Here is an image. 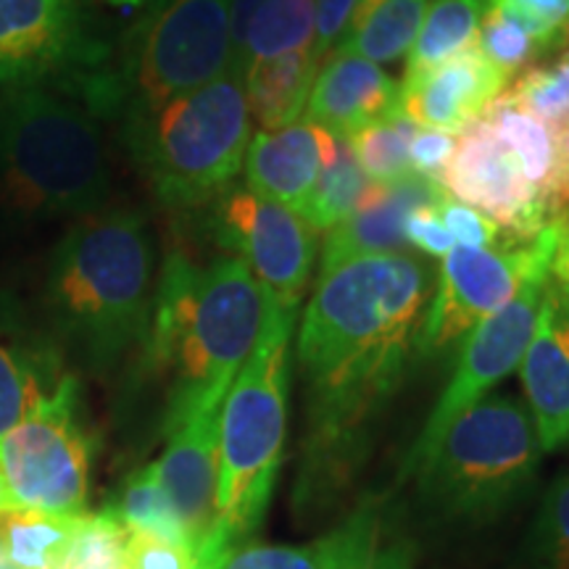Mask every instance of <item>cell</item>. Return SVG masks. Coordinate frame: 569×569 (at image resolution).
Instances as JSON below:
<instances>
[{"instance_id":"17","label":"cell","mask_w":569,"mask_h":569,"mask_svg":"<svg viewBox=\"0 0 569 569\" xmlns=\"http://www.w3.org/2000/svg\"><path fill=\"white\" fill-rule=\"evenodd\" d=\"M509 82V77L472 46L436 69L403 77L401 111L425 130L461 134L507 92Z\"/></svg>"},{"instance_id":"40","label":"cell","mask_w":569,"mask_h":569,"mask_svg":"<svg viewBox=\"0 0 569 569\" xmlns=\"http://www.w3.org/2000/svg\"><path fill=\"white\" fill-rule=\"evenodd\" d=\"M459 134H448L438 130H417L409 146V169L427 180L440 182L448 161L457 151Z\"/></svg>"},{"instance_id":"15","label":"cell","mask_w":569,"mask_h":569,"mask_svg":"<svg viewBox=\"0 0 569 569\" xmlns=\"http://www.w3.org/2000/svg\"><path fill=\"white\" fill-rule=\"evenodd\" d=\"M525 407L543 453L569 443V288L546 277L538 322L519 361Z\"/></svg>"},{"instance_id":"33","label":"cell","mask_w":569,"mask_h":569,"mask_svg":"<svg viewBox=\"0 0 569 569\" xmlns=\"http://www.w3.org/2000/svg\"><path fill=\"white\" fill-rule=\"evenodd\" d=\"M419 127L411 122L407 113L382 119L369 124L365 130L353 132L348 146L372 182H393L398 177L409 174V146L415 140Z\"/></svg>"},{"instance_id":"25","label":"cell","mask_w":569,"mask_h":569,"mask_svg":"<svg viewBox=\"0 0 569 569\" xmlns=\"http://www.w3.org/2000/svg\"><path fill=\"white\" fill-rule=\"evenodd\" d=\"M482 119L515 151L528 180L540 193L559 198V132L507 96H498Z\"/></svg>"},{"instance_id":"27","label":"cell","mask_w":569,"mask_h":569,"mask_svg":"<svg viewBox=\"0 0 569 569\" xmlns=\"http://www.w3.org/2000/svg\"><path fill=\"white\" fill-rule=\"evenodd\" d=\"M80 517L48 511H9L0 517V543L19 569H61L69 557Z\"/></svg>"},{"instance_id":"48","label":"cell","mask_w":569,"mask_h":569,"mask_svg":"<svg viewBox=\"0 0 569 569\" xmlns=\"http://www.w3.org/2000/svg\"><path fill=\"white\" fill-rule=\"evenodd\" d=\"M0 569H19V567L13 565V561L9 559V553H6L3 543H0Z\"/></svg>"},{"instance_id":"41","label":"cell","mask_w":569,"mask_h":569,"mask_svg":"<svg viewBox=\"0 0 569 569\" xmlns=\"http://www.w3.org/2000/svg\"><path fill=\"white\" fill-rule=\"evenodd\" d=\"M356 3L359 0H317L315 40H311V48H315V53L322 63L343 42L348 27H351Z\"/></svg>"},{"instance_id":"23","label":"cell","mask_w":569,"mask_h":569,"mask_svg":"<svg viewBox=\"0 0 569 569\" xmlns=\"http://www.w3.org/2000/svg\"><path fill=\"white\" fill-rule=\"evenodd\" d=\"M319 69L322 61L311 46L248 69L243 84L251 119L261 124V130H280L298 122L309 103Z\"/></svg>"},{"instance_id":"8","label":"cell","mask_w":569,"mask_h":569,"mask_svg":"<svg viewBox=\"0 0 569 569\" xmlns=\"http://www.w3.org/2000/svg\"><path fill=\"white\" fill-rule=\"evenodd\" d=\"M119 124L134 167L174 211L203 209L234 184L253 134L246 84L232 71Z\"/></svg>"},{"instance_id":"2","label":"cell","mask_w":569,"mask_h":569,"mask_svg":"<svg viewBox=\"0 0 569 569\" xmlns=\"http://www.w3.org/2000/svg\"><path fill=\"white\" fill-rule=\"evenodd\" d=\"M267 311L259 280L234 256L201 267L182 251L167 253L151 330L138 356L148 375L163 382V436L206 409L222 407L259 343Z\"/></svg>"},{"instance_id":"30","label":"cell","mask_w":569,"mask_h":569,"mask_svg":"<svg viewBox=\"0 0 569 569\" xmlns=\"http://www.w3.org/2000/svg\"><path fill=\"white\" fill-rule=\"evenodd\" d=\"M103 511L117 519L127 532H148V536L188 546V536H184L180 517L161 486L156 465L134 469L111 496Z\"/></svg>"},{"instance_id":"39","label":"cell","mask_w":569,"mask_h":569,"mask_svg":"<svg viewBox=\"0 0 569 569\" xmlns=\"http://www.w3.org/2000/svg\"><path fill=\"white\" fill-rule=\"evenodd\" d=\"M124 569H196L193 551L148 532H130L122 551Z\"/></svg>"},{"instance_id":"45","label":"cell","mask_w":569,"mask_h":569,"mask_svg":"<svg viewBox=\"0 0 569 569\" xmlns=\"http://www.w3.org/2000/svg\"><path fill=\"white\" fill-rule=\"evenodd\" d=\"M559 198L569 203V122L559 130Z\"/></svg>"},{"instance_id":"37","label":"cell","mask_w":569,"mask_h":569,"mask_svg":"<svg viewBox=\"0 0 569 569\" xmlns=\"http://www.w3.org/2000/svg\"><path fill=\"white\" fill-rule=\"evenodd\" d=\"M501 13L532 34L553 56L569 40V0H493Z\"/></svg>"},{"instance_id":"24","label":"cell","mask_w":569,"mask_h":569,"mask_svg":"<svg viewBox=\"0 0 569 569\" xmlns=\"http://www.w3.org/2000/svg\"><path fill=\"white\" fill-rule=\"evenodd\" d=\"M317 0H267L246 27L243 40L232 51L230 71L240 80L261 61L280 59L315 40Z\"/></svg>"},{"instance_id":"21","label":"cell","mask_w":569,"mask_h":569,"mask_svg":"<svg viewBox=\"0 0 569 569\" xmlns=\"http://www.w3.org/2000/svg\"><path fill=\"white\" fill-rule=\"evenodd\" d=\"M336 151V134L306 119L280 130H259L251 134L246 151V184L256 193L303 213L319 174L330 167Z\"/></svg>"},{"instance_id":"3","label":"cell","mask_w":569,"mask_h":569,"mask_svg":"<svg viewBox=\"0 0 569 569\" xmlns=\"http://www.w3.org/2000/svg\"><path fill=\"white\" fill-rule=\"evenodd\" d=\"M156 296V240L134 209L74 219L46 272L51 336L67 361L109 377L148 340Z\"/></svg>"},{"instance_id":"32","label":"cell","mask_w":569,"mask_h":569,"mask_svg":"<svg viewBox=\"0 0 569 569\" xmlns=\"http://www.w3.org/2000/svg\"><path fill=\"white\" fill-rule=\"evenodd\" d=\"M503 96L559 132L569 122V42L553 59L519 71Z\"/></svg>"},{"instance_id":"35","label":"cell","mask_w":569,"mask_h":569,"mask_svg":"<svg viewBox=\"0 0 569 569\" xmlns=\"http://www.w3.org/2000/svg\"><path fill=\"white\" fill-rule=\"evenodd\" d=\"M127 532L122 525L117 522L106 511H96V515H82L77 536L71 540L69 557L63 561L61 569H109L122 565V551Z\"/></svg>"},{"instance_id":"14","label":"cell","mask_w":569,"mask_h":569,"mask_svg":"<svg viewBox=\"0 0 569 569\" xmlns=\"http://www.w3.org/2000/svg\"><path fill=\"white\" fill-rule=\"evenodd\" d=\"M440 184L448 196L486 213L519 240L538 238L561 201L540 193L515 151L482 117L459 134Z\"/></svg>"},{"instance_id":"44","label":"cell","mask_w":569,"mask_h":569,"mask_svg":"<svg viewBox=\"0 0 569 569\" xmlns=\"http://www.w3.org/2000/svg\"><path fill=\"white\" fill-rule=\"evenodd\" d=\"M267 0H232L230 6V32H232V51L238 48V42L243 40L246 27L251 24L253 13L264 6Z\"/></svg>"},{"instance_id":"18","label":"cell","mask_w":569,"mask_h":569,"mask_svg":"<svg viewBox=\"0 0 569 569\" xmlns=\"http://www.w3.org/2000/svg\"><path fill=\"white\" fill-rule=\"evenodd\" d=\"M448 193L436 180L415 172L393 182H375L356 211L330 227L322 243V272L343 261L377 253H409L407 219L411 211L438 206Z\"/></svg>"},{"instance_id":"50","label":"cell","mask_w":569,"mask_h":569,"mask_svg":"<svg viewBox=\"0 0 569 569\" xmlns=\"http://www.w3.org/2000/svg\"><path fill=\"white\" fill-rule=\"evenodd\" d=\"M567 42H569V40H567Z\"/></svg>"},{"instance_id":"29","label":"cell","mask_w":569,"mask_h":569,"mask_svg":"<svg viewBox=\"0 0 569 569\" xmlns=\"http://www.w3.org/2000/svg\"><path fill=\"white\" fill-rule=\"evenodd\" d=\"M425 9L427 0H380L365 19L356 21L338 48L375 63H396L415 46Z\"/></svg>"},{"instance_id":"5","label":"cell","mask_w":569,"mask_h":569,"mask_svg":"<svg viewBox=\"0 0 569 569\" xmlns=\"http://www.w3.org/2000/svg\"><path fill=\"white\" fill-rule=\"evenodd\" d=\"M111 161L98 117L53 88L0 96V209L53 222L101 211Z\"/></svg>"},{"instance_id":"38","label":"cell","mask_w":569,"mask_h":569,"mask_svg":"<svg viewBox=\"0 0 569 569\" xmlns=\"http://www.w3.org/2000/svg\"><path fill=\"white\" fill-rule=\"evenodd\" d=\"M438 217L448 232H451L453 243L459 246H472V248H490L503 243V240L515 238L503 230L501 224H496L493 219L480 213L472 206L457 201V198L446 196L438 203Z\"/></svg>"},{"instance_id":"11","label":"cell","mask_w":569,"mask_h":569,"mask_svg":"<svg viewBox=\"0 0 569 569\" xmlns=\"http://www.w3.org/2000/svg\"><path fill=\"white\" fill-rule=\"evenodd\" d=\"M549 272V230L538 238H509L490 248L453 246L440 259L436 290L427 309L419 359H436L465 343L482 319L511 301L522 282L536 272Z\"/></svg>"},{"instance_id":"4","label":"cell","mask_w":569,"mask_h":569,"mask_svg":"<svg viewBox=\"0 0 569 569\" xmlns=\"http://www.w3.org/2000/svg\"><path fill=\"white\" fill-rule=\"evenodd\" d=\"M540 459L530 409L511 396L480 398L411 469L419 522L438 536L496 528L532 496Z\"/></svg>"},{"instance_id":"31","label":"cell","mask_w":569,"mask_h":569,"mask_svg":"<svg viewBox=\"0 0 569 569\" xmlns=\"http://www.w3.org/2000/svg\"><path fill=\"white\" fill-rule=\"evenodd\" d=\"M372 184L375 182L369 180L365 169L356 161L348 140L338 138L336 159H332L330 167H325L322 174H319L301 217L315 227V230L327 232L330 227H336L340 219H346L348 213L359 209L369 190H372Z\"/></svg>"},{"instance_id":"6","label":"cell","mask_w":569,"mask_h":569,"mask_svg":"<svg viewBox=\"0 0 569 569\" xmlns=\"http://www.w3.org/2000/svg\"><path fill=\"white\" fill-rule=\"evenodd\" d=\"M296 317L267 311L259 343L222 401L217 530L196 569H211L230 551L251 543L272 503L288 436Z\"/></svg>"},{"instance_id":"20","label":"cell","mask_w":569,"mask_h":569,"mask_svg":"<svg viewBox=\"0 0 569 569\" xmlns=\"http://www.w3.org/2000/svg\"><path fill=\"white\" fill-rule=\"evenodd\" d=\"M71 375L51 332H38L0 296V438L24 422Z\"/></svg>"},{"instance_id":"42","label":"cell","mask_w":569,"mask_h":569,"mask_svg":"<svg viewBox=\"0 0 569 569\" xmlns=\"http://www.w3.org/2000/svg\"><path fill=\"white\" fill-rule=\"evenodd\" d=\"M407 240L411 251L432 256V259H443V256L451 253L453 248L451 232L446 230L438 217V206H425V209L409 213Z\"/></svg>"},{"instance_id":"12","label":"cell","mask_w":569,"mask_h":569,"mask_svg":"<svg viewBox=\"0 0 569 569\" xmlns=\"http://www.w3.org/2000/svg\"><path fill=\"white\" fill-rule=\"evenodd\" d=\"M546 277H549L546 269L530 274L511 301L482 319L465 338L451 382L440 393L436 409L430 411L415 446L409 448L407 459H403L401 480L409 478L411 469L430 453V448L438 443L440 436L448 430V425L461 411L475 407L480 398H486L488 390H493L498 382L507 380L519 367L525 348H528L532 338V330H536Z\"/></svg>"},{"instance_id":"34","label":"cell","mask_w":569,"mask_h":569,"mask_svg":"<svg viewBox=\"0 0 569 569\" xmlns=\"http://www.w3.org/2000/svg\"><path fill=\"white\" fill-rule=\"evenodd\" d=\"M478 51L486 59L503 71L509 80H515L519 71H525L532 63L543 61L546 48L540 42L522 30L517 21H511L507 13H501L496 6H490V11L482 19L478 40H475Z\"/></svg>"},{"instance_id":"26","label":"cell","mask_w":569,"mask_h":569,"mask_svg":"<svg viewBox=\"0 0 569 569\" xmlns=\"http://www.w3.org/2000/svg\"><path fill=\"white\" fill-rule=\"evenodd\" d=\"M493 0H430L409 51L407 74L415 77L475 46Z\"/></svg>"},{"instance_id":"10","label":"cell","mask_w":569,"mask_h":569,"mask_svg":"<svg viewBox=\"0 0 569 569\" xmlns=\"http://www.w3.org/2000/svg\"><path fill=\"white\" fill-rule=\"evenodd\" d=\"M203 211L213 243L251 269L269 311L298 315L315 272L319 230L290 206L256 193L248 184H230Z\"/></svg>"},{"instance_id":"22","label":"cell","mask_w":569,"mask_h":569,"mask_svg":"<svg viewBox=\"0 0 569 569\" xmlns=\"http://www.w3.org/2000/svg\"><path fill=\"white\" fill-rule=\"evenodd\" d=\"M382 501L369 498L340 528L325 532L309 543L298 546H261L246 543L227 553L211 569H338L348 553L356 549L361 536L382 515Z\"/></svg>"},{"instance_id":"49","label":"cell","mask_w":569,"mask_h":569,"mask_svg":"<svg viewBox=\"0 0 569 569\" xmlns=\"http://www.w3.org/2000/svg\"><path fill=\"white\" fill-rule=\"evenodd\" d=\"M109 569H124V567H122V565H119V567H109Z\"/></svg>"},{"instance_id":"43","label":"cell","mask_w":569,"mask_h":569,"mask_svg":"<svg viewBox=\"0 0 569 569\" xmlns=\"http://www.w3.org/2000/svg\"><path fill=\"white\" fill-rule=\"evenodd\" d=\"M549 277L569 288V203L559 201L549 224Z\"/></svg>"},{"instance_id":"47","label":"cell","mask_w":569,"mask_h":569,"mask_svg":"<svg viewBox=\"0 0 569 569\" xmlns=\"http://www.w3.org/2000/svg\"><path fill=\"white\" fill-rule=\"evenodd\" d=\"M106 3L122 6V9H134V6H148V3H153V0H106Z\"/></svg>"},{"instance_id":"36","label":"cell","mask_w":569,"mask_h":569,"mask_svg":"<svg viewBox=\"0 0 569 569\" xmlns=\"http://www.w3.org/2000/svg\"><path fill=\"white\" fill-rule=\"evenodd\" d=\"M386 509L372 528L361 536L356 549L340 561L338 569H415L417 540L407 532L388 530Z\"/></svg>"},{"instance_id":"13","label":"cell","mask_w":569,"mask_h":569,"mask_svg":"<svg viewBox=\"0 0 569 569\" xmlns=\"http://www.w3.org/2000/svg\"><path fill=\"white\" fill-rule=\"evenodd\" d=\"M106 51L88 38L80 0H0V90H74Z\"/></svg>"},{"instance_id":"19","label":"cell","mask_w":569,"mask_h":569,"mask_svg":"<svg viewBox=\"0 0 569 569\" xmlns=\"http://www.w3.org/2000/svg\"><path fill=\"white\" fill-rule=\"evenodd\" d=\"M396 113H403L401 84L386 74L380 63L338 48L319 69L303 119L348 140L353 132Z\"/></svg>"},{"instance_id":"7","label":"cell","mask_w":569,"mask_h":569,"mask_svg":"<svg viewBox=\"0 0 569 569\" xmlns=\"http://www.w3.org/2000/svg\"><path fill=\"white\" fill-rule=\"evenodd\" d=\"M232 0H153L74 92L98 119L122 122L203 88L232 61Z\"/></svg>"},{"instance_id":"16","label":"cell","mask_w":569,"mask_h":569,"mask_svg":"<svg viewBox=\"0 0 569 569\" xmlns=\"http://www.w3.org/2000/svg\"><path fill=\"white\" fill-rule=\"evenodd\" d=\"M219 411L206 409L174 430L153 461L169 501L180 517L196 567L209 551L217 530V490H219Z\"/></svg>"},{"instance_id":"28","label":"cell","mask_w":569,"mask_h":569,"mask_svg":"<svg viewBox=\"0 0 569 569\" xmlns=\"http://www.w3.org/2000/svg\"><path fill=\"white\" fill-rule=\"evenodd\" d=\"M503 569H569V469L543 490Z\"/></svg>"},{"instance_id":"46","label":"cell","mask_w":569,"mask_h":569,"mask_svg":"<svg viewBox=\"0 0 569 569\" xmlns=\"http://www.w3.org/2000/svg\"><path fill=\"white\" fill-rule=\"evenodd\" d=\"M9 511H17V507H13V496H11L9 480H6L3 467H0V517L9 515Z\"/></svg>"},{"instance_id":"9","label":"cell","mask_w":569,"mask_h":569,"mask_svg":"<svg viewBox=\"0 0 569 569\" xmlns=\"http://www.w3.org/2000/svg\"><path fill=\"white\" fill-rule=\"evenodd\" d=\"M92 448L80 380L71 372L48 401L0 438V467L17 511L88 515Z\"/></svg>"},{"instance_id":"1","label":"cell","mask_w":569,"mask_h":569,"mask_svg":"<svg viewBox=\"0 0 569 569\" xmlns=\"http://www.w3.org/2000/svg\"><path fill=\"white\" fill-rule=\"evenodd\" d=\"M438 272L425 256L377 253L325 269L303 309L298 519L325 517L365 467L372 436L419 356Z\"/></svg>"}]
</instances>
